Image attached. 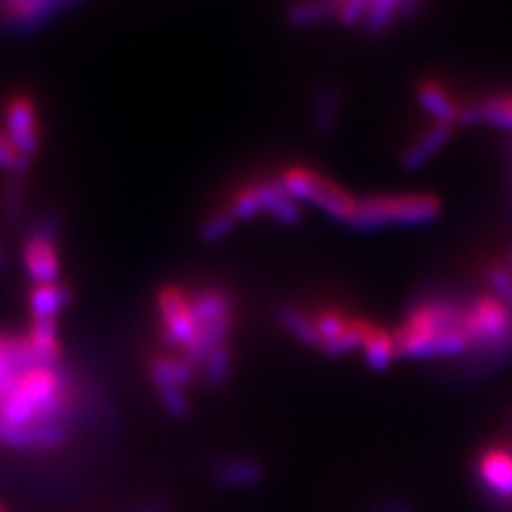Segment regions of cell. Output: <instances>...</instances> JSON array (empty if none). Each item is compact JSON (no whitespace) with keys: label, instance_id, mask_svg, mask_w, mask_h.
I'll return each mask as SVG.
<instances>
[{"label":"cell","instance_id":"6da1fadb","mask_svg":"<svg viewBox=\"0 0 512 512\" xmlns=\"http://www.w3.org/2000/svg\"><path fill=\"white\" fill-rule=\"evenodd\" d=\"M69 376L58 365H32L0 399V442L30 427L67 425Z\"/></svg>","mask_w":512,"mask_h":512},{"label":"cell","instance_id":"7a4b0ae2","mask_svg":"<svg viewBox=\"0 0 512 512\" xmlns=\"http://www.w3.org/2000/svg\"><path fill=\"white\" fill-rule=\"evenodd\" d=\"M442 214V201L431 192H399V195H370L357 201L348 227L355 231H378L387 227H419Z\"/></svg>","mask_w":512,"mask_h":512},{"label":"cell","instance_id":"3957f363","mask_svg":"<svg viewBox=\"0 0 512 512\" xmlns=\"http://www.w3.org/2000/svg\"><path fill=\"white\" fill-rule=\"evenodd\" d=\"M278 182L282 184V188L288 192V195L295 197L299 203H310L318 212H323L335 222L350 224L352 216H355L359 199L352 197L344 186L333 182L331 178H327V175H323L312 167H306V165L286 167L280 173Z\"/></svg>","mask_w":512,"mask_h":512},{"label":"cell","instance_id":"277c9868","mask_svg":"<svg viewBox=\"0 0 512 512\" xmlns=\"http://www.w3.org/2000/svg\"><path fill=\"white\" fill-rule=\"evenodd\" d=\"M463 331L472 350L487 357H504L512 350V308L493 295L478 297L463 312Z\"/></svg>","mask_w":512,"mask_h":512},{"label":"cell","instance_id":"5b68a950","mask_svg":"<svg viewBox=\"0 0 512 512\" xmlns=\"http://www.w3.org/2000/svg\"><path fill=\"white\" fill-rule=\"evenodd\" d=\"M156 306L160 323H163V338L169 346L184 350L197 340L199 325L192 316L188 295L180 286L165 284L160 288L156 295Z\"/></svg>","mask_w":512,"mask_h":512},{"label":"cell","instance_id":"8992f818","mask_svg":"<svg viewBox=\"0 0 512 512\" xmlns=\"http://www.w3.org/2000/svg\"><path fill=\"white\" fill-rule=\"evenodd\" d=\"M45 227L30 233L22 248V263L28 278L35 284L60 282V252L52 233L50 220Z\"/></svg>","mask_w":512,"mask_h":512},{"label":"cell","instance_id":"52a82bcc","mask_svg":"<svg viewBox=\"0 0 512 512\" xmlns=\"http://www.w3.org/2000/svg\"><path fill=\"white\" fill-rule=\"evenodd\" d=\"M5 133L13 146L26 158H35L41 143L37 105L30 96L18 94L5 107Z\"/></svg>","mask_w":512,"mask_h":512},{"label":"cell","instance_id":"ba28073f","mask_svg":"<svg viewBox=\"0 0 512 512\" xmlns=\"http://www.w3.org/2000/svg\"><path fill=\"white\" fill-rule=\"evenodd\" d=\"M478 478L495 498L512 500V453L504 448H487L478 457Z\"/></svg>","mask_w":512,"mask_h":512},{"label":"cell","instance_id":"9c48e42d","mask_svg":"<svg viewBox=\"0 0 512 512\" xmlns=\"http://www.w3.org/2000/svg\"><path fill=\"white\" fill-rule=\"evenodd\" d=\"M453 133H455L453 126L431 124L404 148L402 158H399V165H402L404 171H416L425 167L431 158L446 148V143L451 141Z\"/></svg>","mask_w":512,"mask_h":512},{"label":"cell","instance_id":"30bf717a","mask_svg":"<svg viewBox=\"0 0 512 512\" xmlns=\"http://www.w3.org/2000/svg\"><path fill=\"white\" fill-rule=\"evenodd\" d=\"M32 365H41L32 357L26 338L0 335V399H3L18 378Z\"/></svg>","mask_w":512,"mask_h":512},{"label":"cell","instance_id":"8fae6325","mask_svg":"<svg viewBox=\"0 0 512 512\" xmlns=\"http://www.w3.org/2000/svg\"><path fill=\"white\" fill-rule=\"evenodd\" d=\"M214 483L222 489H250L256 487L265 478V470L252 457H224L214 466Z\"/></svg>","mask_w":512,"mask_h":512},{"label":"cell","instance_id":"7c38bea8","mask_svg":"<svg viewBox=\"0 0 512 512\" xmlns=\"http://www.w3.org/2000/svg\"><path fill=\"white\" fill-rule=\"evenodd\" d=\"M416 101H419L425 114L434 120V124L455 128V124L461 122L463 107H459V103L453 99V94L438 82H423L421 88L416 90Z\"/></svg>","mask_w":512,"mask_h":512},{"label":"cell","instance_id":"4fadbf2b","mask_svg":"<svg viewBox=\"0 0 512 512\" xmlns=\"http://www.w3.org/2000/svg\"><path fill=\"white\" fill-rule=\"evenodd\" d=\"M261 201H263V216L274 218L284 227H295L301 222L303 210L301 203L288 195L278 180H261Z\"/></svg>","mask_w":512,"mask_h":512},{"label":"cell","instance_id":"5bb4252c","mask_svg":"<svg viewBox=\"0 0 512 512\" xmlns=\"http://www.w3.org/2000/svg\"><path fill=\"white\" fill-rule=\"evenodd\" d=\"M71 303V291L64 284H35L28 295L32 320H58V314Z\"/></svg>","mask_w":512,"mask_h":512},{"label":"cell","instance_id":"9a60e30c","mask_svg":"<svg viewBox=\"0 0 512 512\" xmlns=\"http://www.w3.org/2000/svg\"><path fill=\"white\" fill-rule=\"evenodd\" d=\"M28 348L32 357L41 365H58L62 357V346L58 338V323L56 320H32L28 335Z\"/></svg>","mask_w":512,"mask_h":512},{"label":"cell","instance_id":"2e32d148","mask_svg":"<svg viewBox=\"0 0 512 512\" xmlns=\"http://www.w3.org/2000/svg\"><path fill=\"white\" fill-rule=\"evenodd\" d=\"M188 303L199 327L216 323L220 318L235 314L231 297L224 291H218V288H205V291L188 295Z\"/></svg>","mask_w":512,"mask_h":512},{"label":"cell","instance_id":"e0dca14e","mask_svg":"<svg viewBox=\"0 0 512 512\" xmlns=\"http://www.w3.org/2000/svg\"><path fill=\"white\" fill-rule=\"evenodd\" d=\"M276 320L278 325L301 346L320 348L314 316H310L306 310H301L299 306H295V303H282V306H278L276 310Z\"/></svg>","mask_w":512,"mask_h":512},{"label":"cell","instance_id":"ac0fdd59","mask_svg":"<svg viewBox=\"0 0 512 512\" xmlns=\"http://www.w3.org/2000/svg\"><path fill=\"white\" fill-rule=\"evenodd\" d=\"M148 376L152 384H178L186 389L197 378V367H192L182 355L180 357H156L148 363Z\"/></svg>","mask_w":512,"mask_h":512},{"label":"cell","instance_id":"d6986e66","mask_svg":"<svg viewBox=\"0 0 512 512\" xmlns=\"http://www.w3.org/2000/svg\"><path fill=\"white\" fill-rule=\"evenodd\" d=\"M489 122L500 128H512V94L493 96L474 107L461 109V122Z\"/></svg>","mask_w":512,"mask_h":512},{"label":"cell","instance_id":"ffe728a7","mask_svg":"<svg viewBox=\"0 0 512 512\" xmlns=\"http://www.w3.org/2000/svg\"><path fill=\"white\" fill-rule=\"evenodd\" d=\"M340 111H342V96L340 90L335 88H323L312 103V124L314 131L320 137H327L335 131L340 120Z\"/></svg>","mask_w":512,"mask_h":512},{"label":"cell","instance_id":"44dd1931","mask_svg":"<svg viewBox=\"0 0 512 512\" xmlns=\"http://www.w3.org/2000/svg\"><path fill=\"white\" fill-rule=\"evenodd\" d=\"M376 327L370 323V320L365 318H350L348 327L335 338L333 342H327L320 346L318 350L323 352L325 357H342L348 355V352H355L359 348H363V344L370 338L372 331Z\"/></svg>","mask_w":512,"mask_h":512},{"label":"cell","instance_id":"7402d4cb","mask_svg":"<svg viewBox=\"0 0 512 512\" xmlns=\"http://www.w3.org/2000/svg\"><path fill=\"white\" fill-rule=\"evenodd\" d=\"M335 7L333 0H299L288 7L286 22L293 28H312L335 18Z\"/></svg>","mask_w":512,"mask_h":512},{"label":"cell","instance_id":"603a6c76","mask_svg":"<svg viewBox=\"0 0 512 512\" xmlns=\"http://www.w3.org/2000/svg\"><path fill=\"white\" fill-rule=\"evenodd\" d=\"M363 359L367 363V367L374 372H384L389 370L393 365V361L397 359V350H395V340L393 333L384 331L380 327H376L372 331L370 338L363 344Z\"/></svg>","mask_w":512,"mask_h":512},{"label":"cell","instance_id":"cb8c5ba5","mask_svg":"<svg viewBox=\"0 0 512 512\" xmlns=\"http://www.w3.org/2000/svg\"><path fill=\"white\" fill-rule=\"evenodd\" d=\"M227 210L235 218V222H248L256 216H263V201H261L259 182H252V184L237 188L227 203Z\"/></svg>","mask_w":512,"mask_h":512},{"label":"cell","instance_id":"d4e9b609","mask_svg":"<svg viewBox=\"0 0 512 512\" xmlns=\"http://www.w3.org/2000/svg\"><path fill=\"white\" fill-rule=\"evenodd\" d=\"M201 370H203V380L210 384L212 389H222L224 384L229 382L233 372V352L229 344L214 348L210 355L205 357Z\"/></svg>","mask_w":512,"mask_h":512},{"label":"cell","instance_id":"484cf974","mask_svg":"<svg viewBox=\"0 0 512 512\" xmlns=\"http://www.w3.org/2000/svg\"><path fill=\"white\" fill-rule=\"evenodd\" d=\"M399 7H402V0H370V11L363 26L370 35H384L393 26Z\"/></svg>","mask_w":512,"mask_h":512},{"label":"cell","instance_id":"4316f807","mask_svg":"<svg viewBox=\"0 0 512 512\" xmlns=\"http://www.w3.org/2000/svg\"><path fill=\"white\" fill-rule=\"evenodd\" d=\"M235 218L229 214L227 207H220V210L212 212L207 216L201 227H199V239L203 244H218L224 237L231 235L235 229Z\"/></svg>","mask_w":512,"mask_h":512},{"label":"cell","instance_id":"83f0119b","mask_svg":"<svg viewBox=\"0 0 512 512\" xmlns=\"http://www.w3.org/2000/svg\"><path fill=\"white\" fill-rule=\"evenodd\" d=\"M156 395H158V402L163 404L165 412L171 416V419H186L188 412H190V402H188V395L184 393L186 389L178 387V384H167V382H160L154 384Z\"/></svg>","mask_w":512,"mask_h":512},{"label":"cell","instance_id":"f1b7e54d","mask_svg":"<svg viewBox=\"0 0 512 512\" xmlns=\"http://www.w3.org/2000/svg\"><path fill=\"white\" fill-rule=\"evenodd\" d=\"M348 323L350 318L340 310H325V312L314 314V325L320 338V346L338 338V335L348 327Z\"/></svg>","mask_w":512,"mask_h":512},{"label":"cell","instance_id":"f546056e","mask_svg":"<svg viewBox=\"0 0 512 512\" xmlns=\"http://www.w3.org/2000/svg\"><path fill=\"white\" fill-rule=\"evenodd\" d=\"M367 11H370V0H340L335 7V18L346 28H355L365 24Z\"/></svg>","mask_w":512,"mask_h":512},{"label":"cell","instance_id":"4dcf8cb0","mask_svg":"<svg viewBox=\"0 0 512 512\" xmlns=\"http://www.w3.org/2000/svg\"><path fill=\"white\" fill-rule=\"evenodd\" d=\"M32 160L22 156L5 131H0V169L13 173H26Z\"/></svg>","mask_w":512,"mask_h":512},{"label":"cell","instance_id":"1f68e13d","mask_svg":"<svg viewBox=\"0 0 512 512\" xmlns=\"http://www.w3.org/2000/svg\"><path fill=\"white\" fill-rule=\"evenodd\" d=\"M487 280L493 291V297L504 301L512 308V276L506 265H491L487 271Z\"/></svg>","mask_w":512,"mask_h":512},{"label":"cell","instance_id":"d6a6232c","mask_svg":"<svg viewBox=\"0 0 512 512\" xmlns=\"http://www.w3.org/2000/svg\"><path fill=\"white\" fill-rule=\"evenodd\" d=\"M24 210V190L22 184L18 180L9 182L5 197H3V216L7 220V224H15L20 220Z\"/></svg>","mask_w":512,"mask_h":512},{"label":"cell","instance_id":"836d02e7","mask_svg":"<svg viewBox=\"0 0 512 512\" xmlns=\"http://www.w3.org/2000/svg\"><path fill=\"white\" fill-rule=\"evenodd\" d=\"M374 512H412V506L406 498H389L380 502Z\"/></svg>","mask_w":512,"mask_h":512},{"label":"cell","instance_id":"e575fe53","mask_svg":"<svg viewBox=\"0 0 512 512\" xmlns=\"http://www.w3.org/2000/svg\"><path fill=\"white\" fill-rule=\"evenodd\" d=\"M137 512H169V508H167L165 502L150 500V502H146V504H141Z\"/></svg>","mask_w":512,"mask_h":512},{"label":"cell","instance_id":"d590c367","mask_svg":"<svg viewBox=\"0 0 512 512\" xmlns=\"http://www.w3.org/2000/svg\"><path fill=\"white\" fill-rule=\"evenodd\" d=\"M5 263H7V254H5V248L0 246V269L5 267Z\"/></svg>","mask_w":512,"mask_h":512},{"label":"cell","instance_id":"8d00e7d4","mask_svg":"<svg viewBox=\"0 0 512 512\" xmlns=\"http://www.w3.org/2000/svg\"><path fill=\"white\" fill-rule=\"evenodd\" d=\"M506 267H508V271H510V276H512V254L508 256V263H506Z\"/></svg>","mask_w":512,"mask_h":512},{"label":"cell","instance_id":"74e56055","mask_svg":"<svg viewBox=\"0 0 512 512\" xmlns=\"http://www.w3.org/2000/svg\"><path fill=\"white\" fill-rule=\"evenodd\" d=\"M0 512H7V508L3 504H0Z\"/></svg>","mask_w":512,"mask_h":512},{"label":"cell","instance_id":"f35d334b","mask_svg":"<svg viewBox=\"0 0 512 512\" xmlns=\"http://www.w3.org/2000/svg\"><path fill=\"white\" fill-rule=\"evenodd\" d=\"M333 3H340V0H333Z\"/></svg>","mask_w":512,"mask_h":512}]
</instances>
